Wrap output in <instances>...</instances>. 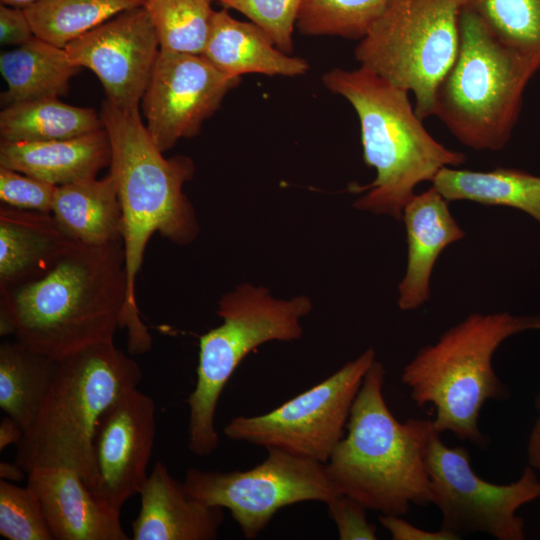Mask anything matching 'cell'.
Wrapping results in <instances>:
<instances>
[{"label":"cell","mask_w":540,"mask_h":540,"mask_svg":"<svg viewBox=\"0 0 540 540\" xmlns=\"http://www.w3.org/2000/svg\"><path fill=\"white\" fill-rule=\"evenodd\" d=\"M202 55L232 78L251 73L298 77L310 69L306 59L284 53L259 26L234 18L225 8L215 11Z\"/></svg>","instance_id":"44dd1931"},{"label":"cell","mask_w":540,"mask_h":540,"mask_svg":"<svg viewBox=\"0 0 540 540\" xmlns=\"http://www.w3.org/2000/svg\"><path fill=\"white\" fill-rule=\"evenodd\" d=\"M156 435L153 399L131 389L101 415L92 446L93 482L89 488L104 507L120 513L138 494L148 474Z\"/></svg>","instance_id":"5bb4252c"},{"label":"cell","mask_w":540,"mask_h":540,"mask_svg":"<svg viewBox=\"0 0 540 540\" xmlns=\"http://www.w3.org/2000/svg\"><path fill=\"white\" fill-rule=\"evenodd\" d=\"M375 357L368 348L270 412L233 418L224 427L225 436L326 464L346 433L352 405Z\"/></svg>","instance_id":"30bf717a"},{"label":"cell","mask_w":540,"mask_h":540,"mask_svg":"<svg viewBox=\"0 0 540 540\" xmlns=\"http://www.w3.org/2000/svg\"><path fill=\"white\" fill-rule=\"evenodd\" d=\"M535 407L538 416L528 437L527 459L528 465L537 472L540 478V390L535 397Z\"/></svg>","instance_id":"8d00e7d4"},{"label":"cell","mask_w":540,"mask_h":540,"mask_svg":"<svg viewBox=\"0 0 540 540\" xmlns=\"http://www.w3.org/2000/svg\"><path fill=\"white\" fill-rule=\"evenodd\" d=\"M431 183L448 202L515 208L540 224V176L513 168L473 171L444 167Z\"/></svg>","instance_id":"cb8c5ba5"},{"label":"cell","mask_w":540,"mask_h":540,"mask_svg":"<svg viewBox=\"0 0 540 540\" xmlns=\"http://www.w3.org/2000/svg\"><path fill=\"white\" fill-rule=\"evenodd\" d=\"M0 535L9 540H51L41 503L34 491L0 480Z\"/></svg>","instance_id":"4dcf8cb0"},{"label":"cell","mask_w":540,"mask_h":540,"mask_svg":"<svg viewBox=\"0 0 540 540\" xmlns=\"http://www.w3.org/2000/svg\"><path fill=\"white\" fill-rule=\"evenodd\" d=\"M141 507L131 523L134 540H212L224 520L222 507L209 506L186 493L160 461L139 493Z\"/></svg>","instance_id":"ac0fdd59"},{"label":"cell","mask_w":540,"mask_h":540,"mask_svg":"<svg viewBox=\"0 0 540 540\" xmlns=\"http://www.w3.org/2000/svg\"><path fill=\"white\" fill-rule=\"evenodd\" d=\"M28 483L37 495L53 539L127 540L119 514L101 505L81 476L66 466H35Z\"/></svg>","instance_id":"2e32d148"},{"label":"cell","mask_w":540,"mask_h":540,"mask_svg":"<svg viewBox=\"0 0 540 540\" xmlns=\"http://www.w3.org/2000/svg\"><path fill=\"white\" fill-rule=\"evenodd\" d=\"M146 0H38L25 8L36 37L64 48L68 43Z\"/></svg>","instance_id":"4316f807"},{"label":"cell","mask_w":540,"mask_h":540,"mask_svg":"<svg viewBox=\"0 0 540 540\" xmlns=\"http://www.w3.org/2000/svg\"><path fill=\"white\" fill-rule=\"evenodd\" d=\"M104 128L93 108L42 98L4 107L0 112L1 141L45 142L79 137Z\"/></svg>","instance_id":"d4e9b609"},{"label":"cell","mask_w":540,"mask_h":540,"mask_svg":"<svg viewBox=\"0 0 540 540\" xmlns=\"http://www.w3.org/2000/svg\"><path fill=\"white\" fill-rule=\"evenodd\" d=\"M51 214L73 240L100 246L122 241V211L109 173L57 186Z\"/></svg>","instance_id":"7402d4cb"},{"label":"cell","mask_w":540,"mask_h":540,"mask_svg":"<svg viewBox=\"0 0 540 540\" xmlns=\"http://www.w3.org/2000/svg\"><path fill=\"white\" fill-rule=\"evenodd\" d=\"M140 366L113 341L97 343L56 362L40 411L16 445L15 462L28 473L35 466H66L90 488L92 446L103 412L137 388Z\"/></svg>","instance_id":"8992f818"},{"label":"cell","mask_w":540,"mask_h":540,"mask_svg":"<svg viewBox=\"0 0 540 540\" xmlns=\"http://www.w3.org/2000/svg\"><path fill=\"white\" fill-rule=\"evenodd\" d=\"M504 45L540 70V0H458Z\"/></svg>","instance_id":"f1b7e54d"},{"label":"cell","mask_w":540,"mask_h":540,"mask_svg":"<svg viewBox=\"0 0 540 540\" xmlns=\"http://www.w3.org/2000/svg\"><path fill=\"white\" fill-rule=\"evenodd\" d=\"M56 362L17 339L0 345V407L25 432L40 411Z\"/></svg>","instance_id":"484cf974"},{"label":"cell","mask_w":540,"mask_h":540,"mask_svg":"<svg viewBox=\"0 0 540 540\" xmlns=\"http://www.w3.org/2000/svg\"><path fill=\"white\" fill-rule=\"evenodd\" d=\"M326 505L341 540L377 539L376 527L367 521V508L359 501L340 494Z\"/></svg>","instance_id":"836d02e7"},{"label":"cell","mask_w":540,"mask_h":540,"mask_svg":"<svg viewBox=\"0 0 540 540\" xmlns=\"http://www.w3.org/2000/svg\"><path fill=\"white\" fill-rule=\"evenodd\" d=\"M26 471L16 462H1L0 463V478L8 482L22 481Z\"/></svg>","instance_id":"f35d334b"},{"label":"cell","mask_w":540,"mask_h":540,"mask_svg":"<svg viewBox=\"0 0 540 540\" xmlns=\"http://www.w3.org/2000/svg\"><path fill=\"white\" fill-rule=\"evenodd\" d=\"M311 310L308 296L277 299L267 288L249 283L220 298L217 314L222 323L200 336L195 388L186 400L188 448L194 455L205 457L217 448V404L241 361L267 342L300 339L301 319Z\"/></svg>","instance_id":"ba28073f"},{"label":"cell","mask_w":540,"mask_h":540,"mask_svg":"<svg viewBox=\"0 0 540 540\" xmlns=\"http://www.w3.org/2000/svg\"><path fill=\"white\" fill-rule=\"evenodd\" d=\"M51 213L0 206V289L36 280L76 244Z\"/></svg>","instance_id":"d6986e66"},{"label":"cell","mask_w":540,"mask_h":540,"mask_svg":"<svg viewBox=\"0 0 540 540\" xmlns=\"http://www.w3.org/2000/svg\"><path fill=\"white\" fill-rule=\"evenodd\" d=\"M240 81L203 55L160 50L142 98L145 126L156 146L164 153L197 135Z\"/></svg>","instance_id":"4fadbf2b"},{"label":"cell","mask_w":540,"mask_h":540,"mask_svg":"<svg viewBox=\"0 0 540 540\" xmlns=\"http://www.w3.org/2000/svg\"><path fill=\"white\" fill-rule=\"evenodd\" d=\"M386 371L375 360L351 408L346 433L326 462L341 494L385 515L402 516L412 504H431L425 447L432 420L398 421L386 404Z\"/></svg>","instance_id":"3957f363"},{"label":"cell","mask_w":540,"mask_h":540,"mask_svg":"<svg viewBox=\"0 0 540 540\" xmlns=\"http://www.w3.org/2000/svg\"><path fill=\"white\" fill-rule=\"evenodd\" d=\"M182 482L191 498L228 509L247 539L256 538L283 507L305 501L327 504L341 494L324 463L274 448L251 469L189 468Z\"/></svg>","instance_id":"8fae6325"},{"label":"cell","mask_w":540,"mask_h":540,"mask_svg":"<svg viewBox=\"0 0 540 540\" xmlns=\"http://www.w3.org/2000/svg\"><path fill=\"white\" fill-rule=\"evenodd\" d=\"M37 1L38 0H1V3L8 6L25 9Z\"/></svg>","instance_id":"ab89813d"},{"label":"cell","mask_w":540,"mask_h":540,"mask_svg":"<svg viewBox=\"0 0 540 540\" xmlns=\"http://www.w3.org/2000/svg\"><path fill=\"white\" fill-rule=\"evenodd\" d=\"M449 202L431 185L407 202L402 212L407 242L405 274L398 285V306L408 311L430 298V279L442 251L463 239L465 231L453 217Z\"/></svg>","instance_id":"e0dca14e"},{"label":"cell","mask_w":540,"mask_h":540,"mask_svg":"<svg viewBox=\"0 0 540 540\" xmlns=\"http://www.w3.org/2000/svg\"><path fill=\"white\" fill-rule=\"evenodd\" d=\"M322 82L352 105L360 122L364 162L376 171L371 183L353 189L364 192L355 208L400 220L420 183L431 182L444 167L466 162L464 153L445 147L427 131L407 91L375 73L335 67L323 74Z\"/></svg>","instance_id":"277c9868"},{"label":"cell","mask_w":540,"mask_h":540,"mask_svg":"<svg viewBox=\"0 0 540 540\" xmlns=\"http://www.w3.org/2000/svg\"><path fill=\"white\" fill-rule=\"evenodd\" d=\"M100 117L110 141L109 173L122 211L127 300L120 328L128 331L129 352L139 354L150 349L152 340L136 303V278L155 232L179 246L197 238L196 213L183 192L195 165L187 156H163L142 122L139 108L123 109L105 100Z\"/></svg>","instance_id":"7a4b0ae2"},{"label":"cell","mask_w":540,"mask_h":540,"mask_svg":"<svg viewBox=\"0 0 540 540\" xmlns=\"http://www.w3.org/2000/svg\"><path fill=\"white\" fill-rule=\"evenodd\" d=\"M391 0H305L296 23L304 36L360 40Z\"/></svg>","instance_id":"f546056e"},{"label":"cell","mask_w":540,"mask_h":540,"mask_svg":"<svg viewBox=\"0 0 540 540\" xmlns=\"http://www.w3.org/2000/svg\"><path fill=\"white\" fill-rule=\"evenodd\" d=\"M459 35L456 59L435 93L433 116L463 145L501 150L517 121L524 88L539 69L466 8L460 9Z\"/></svg>","instance_id":"52a82bcc"},{"label":"cell","mask_w":540,"mask_h":540,"mask_svg":"<svg viewBox=\"0 0 540 540\" xmlns=\"http://www.w3.org/2000/svg\"><path fill=\"white\" fill-rule=\"evenodd\" d=\"M110 161L105 128L70 139L0 143V166L55 186L96 177Z\"/></svg>","instance_id":"ffe728a7"},{"label":"cell","mask_w":540,"mask_h":540,"mask_svg":"<svg viewBox=\"0 0 540 540\" xmlns=\"http://www.w3.org/2000/svg\"><path fill=\"white\" fill-rule=\"evenodd\" d=\"M382 526L390 533L393 540H458L460 535L440 529L427 531L418 528L397 515L379 516Z\"/></svg>","instance_id":"d590c367"},{"label":"cell","mask_w":540,"mask_h":540,"mask_svg":"<svg viewBox=\"0 0 540 540\" xmlns=\"http://www.w3.org/2000/svg\"><path fill=\"white\" fill-rule=\"evenodd\" d=\"M57 186L0 166V200L18 209L51 213Z\"/></svg>","instance_id":"d6a6232c"},{"label":"cell","mask_w":540,"mask_h":540,"mask_svg":"<svg viewBox=\"0 0 540 540\" xmlns=\"http://www.w3.org/2000/svg\"><path fill=\"white\" fill-rule=\"evenodd\" d=\"M425 465L432 501L442 515L441 528L461 536L482 532L498 540H523L524 520L517 510L540 497V478L527 465L509 484H493L477 476L470 455L461 446H446L435 429L425 447Z\"/></svg>","instance_id":"7c38bea8"},{"label":"cell","mask_w":540,"mask_h":540,"mask_svg":"<svg viewBox=\"0 0 540 540\" xmlns=\"http://www.w3.org/2000/svg\"><path fill=\"white\" fill-rule=\"evenodd\" d=\"M460 9L458 0H391L354 50L360 67L414 94L422 120L456 59Z\"/></svg>","instance_id":"9c48e42d"},{"label":"cell","mask_w":540,"mask_h":540,"mask_svg":"<svg viewBox=\"0 0 540 540\" xmlns=\"http://www.w3.org/2000/svg\"><path fill=\"white\" fill-rule=\"evenodd\" d=\"M25 431L13 418L6 415L0 422V449H5L10 444H18L24 437Z\"/></svg>","instance_id":"74e56055"},{"label":"cell","mask_w":540,"mask_h":540,"mask_svg":"<svg viewBox=\"0 0 540 540\" xmlns=\"http://www.w3.org/2000/svg\"><path fill=\"white\" fill-rule=\"evenodd\" d=\"M70 61L91 70L106 100L123 109L139 108L160 45L145 6L126 10L64 47Z\"/></svg>","instance_id":"9a60e30c"},{"label":"cell","mask_w":540,"mask_h":540,"mask_svg":"<svg viewBox=\"0 0 540 540\" xmlns=\"http://www.w3.org/2000/svg\"><path fill=\"white\" fill-rule=\"evenodd\" d=\"M80 69L64 48L35 36L0 56V71L8 86L1 94V106L64 95Z\"/></svg>","instance_id":"603a6c76"},{"label":"cell","mask_w":540,"mask_h":540,"mask_svg":"<svg viewBox=\"0 0 540 540\" xmlns=\"http://www.w3.org/2000/svg\"><path fill=\"white\" fill-rule=\"evenodd\" d=\"M212 0H146L160 50L202 55L215 11Z\"/></svg>","instance_id":"83f0119b"},{"label":"cell","mask_w":540,"mask_h":540,"mask_svg":"<svg viewBox=\"0 0 540 540\" xmlns=\"http://www.w3.org/2000/svg\"><path fill=\"white\" fill-rule=\"evenodd\" d=\"M236 10L259 26L286 54L294 51L293 33L305 0H212Z\"/></svg>","instance_id":"1f68e13d"},{"label":"cell","mask_w":540,"mask_h":540,"mask_svg":"<svg viewBox=\"0 0 540 540\" xmlns=\"http://www.w3.org/2000/svg\"><path fill=\"white\" fill-rule=\"evenodd\" d=\"M526 330H540V313H473L420 349L404 366L401 381L418 406L434 407L432 422L440 434L451 432L485 448L489 440L478 427L480 411L486 401L510 394L493 369V355L507 338Z\"/></svg>","instance_id":"5b68a950"},{"label":"cell","mask_w":540,"mask_h":540,"mask_svg":"<svg viewBox=\"0 0 540 540\" xmlns=\"http://www.w3.org/2000/svg\"><path fill=\"white\" fill-rule=\"evenodd\" d=\"M126 300L122 241L78 242L42 277L0 289V333L59 360L113 341Z\"/></svg>","instance_id":"6da1fadb"},{"label":"cell","mask_w":540,"mask_h":540,"mask_svg":"<svg viewBox=\"0 0 540 540\" xmlns=\"http://www.w3.org/2000/svg\"><path fill=\"white\" fill-rule=\"evenodd\" d=\"M35 37L26 12L22 8L0 5V42L21 46Z\"/></svg>","instance_id":"e575fe53"}]
</instances>
